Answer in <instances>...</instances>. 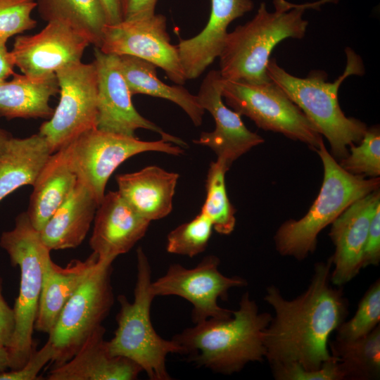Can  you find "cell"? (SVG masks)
<instances>
[{
  "label": "cell",
  "instance_id": "obj_2",
  "mask_svg": "<svg viewBox=\"0 0 380 380\" xmlns=\"http://www.w3.org/2000/svg\"><path fill=\"white\" fill-rule=\"evenodd\" d=\"M272 317L260 312L255 301L246 292L231 317L196 323L172 339L182 348L183 355L198 366L231 374L251 362H260L265 357V331Z\"/></svg>",
  "mask_w": 380,
  "mask_h": 380
},
{
  "label": "cell",
  "instance_id": "obj_32",
  "mask_svg": "<svg viewBox=\"0 0 380 380\" xmlns=\"http://www.w3.org/2000/svg\"><path fill=\"white\" fill-rule=\"evenodd\" d=\"M379 321L380 281L378 279L361 298L353 317L345 320L336 330V338L351 341L361 338L379 325Z\"/></svg>",
  "mask_w": 380,
  "mask_h": 380
},
{
  "label": "cell",
  "instance_id": "obj_15",
  "mask_svg": "<svg viewBox=\"0 0 380 380\" xmlns=\"http://www.w3.org/2000/svg\"><path fill=\"white\" fill-rule=\"evenodd\" d=\"M89 45L85 37L65 23L51 21L35 34L18 35L11 52L15 65L23 74L41 79L82 61Z\"/></svg>",
  "mask_w": 380,
  "mask_h": 380
},
{
  "label": "cell",
  "instance_id": "obj_33",
  "mask_svg": "<svg viewBox=\"0 0 380 380\" xmlns=\"http://www.w3.org/2000/svg\"><path fill=\"white\" fill-rule=\"evenodd\" d=\"M359 144L350 146L348 155L339 160L346 172L365 177L380 175V129L379 125L367 128Z\"/></svg>",
  "mask_w": 380,
  "mask_h": 380
},
{
  "label": "cell",
  "instance_id": "obj_13",
  "mask_svg": "<svg viewBox=\"0 0 380 380\" xmlns=\"http://www.w3.org/2000/svg\"><path fill=\"white\" fill-rule=\"evenodd\" d=\"M107 54L129 55L147 61L162 68L175 83L187 80L177 45L170 43L167 19L163 14L135 17L108 24L99 48Z\"/></svg>",
  "mask_w": 380,
  "mask_h": 380
},
{
  "label": "cell",
  "instance_id": "obj_31",
  "mask_svg": "<svg viewBox=\"0 0 380 380\" xmlns=\"http://www.w3.org/2000/svg\"><path fill=\"white\" fill-rule=\"evenodd\" d=\"M213 229L211 221L200 212L167 234L166 250L172 254L196 256L206 249Z\"/></svg>",
  "mask_w": 380,
  "mask_h": 380
},
{
  "label": "cell",
  "instance_id": "obj_6",
  "mask_svg": "<svg viewBox=\"0 0 380 380\" xmlns=\"http://www.w3.org/2000/svg\"><path fill=\"white\" fill-rule=\"evenodd\" d=\"M151 268L143 249L137 250V280L134 301L119 295L118 327L108 342L110 353L127 357L141 367L151 380L172 379L166 368L170 353L183 355L182 348L174 340L160 336L151 319V306L155 296L151 291Z\"/></svg>",
  "mask_w": 380,
  "mask_h": 380
},
{
  "label": "cell",
  "instance_id": "obj_1",
  "mask_svg": "<svg viewBox=\"0 0 380 380\" xmlns=\"http://www.w3.org/2000/svg\"><path fill=\"white\" fill-rule=\"evenodd\" d=\"M331 267L330 258L315 264L307 289L293 300L277 286L267 288L264 300L274 311L264 338L270 367L296 363L314 380H343L328 344L346 320L349 303L341 288L331 286Z\"/></svg>",
  "mask_w": 380,
  "mask_h": 380
},
{
  "label": "cell",
  "instance_id": "obj_28",
  "mask_svg": "<svg viewBox=\"0 0 380 380\" xmlns=\"http://www.w3.org/2000/svg\"><path fill=\"white\" fill-rule=\"evenodd\" d=\"M45 21L65 23L99 48L108 19L100 0H35Z\"/></svg>",
  "mask_w": 380,
  "mask_h": 380
},
{
  "label": "cell",
  "instance_id": "obj_10",
  "mask_svg": "<svg viewBox=\"0 0 380 380\" xmlns=\"http://www.w3.org/2000/svg\"><path fill=\"white\" fill-rule=\"evenodd\" d=\"M110 260H99L65 303L49 334L53 365L69 360L109 314L114 303Z\"/></svg>",
  "mask_w": 380,
  "mask_h": 380
},
{
  "label": "cell",
  "instance_id": "obj_12",
  "mask_svg": "<svg viewBox=\"0 0 380 380\" xmlns=\"http://www.w3.org/2000/svg\"><path fill=\"white\" fill-rule=\"evenodd\" d=\"M219 265V258L213 255L205 257L194 268L172 264L163 276L151 282V291L155 297L177 296L190 302L194 324L209 318L229 317L233 310L220 307L217 300H227L230 289L245 286L247 281L222 274Z\"/></svg>",
  "mask_w": 380,
  "mask_h": 380
},
{
  "label": "cell",
  "instance_id": "obj_34",
  "mask_svg": "<svg viewBox=\"0 0 380 380\" xmlns=\"http://www.w3.org/2000/svg\"><path fill=\"white\" fill-rule=\"evenodd\" d=\"M35 0H0V42L6 43L13 36L34 29L37 25L32 13Z\"/></svg>",
  "mask_w": 380,
  "mask_h": 380
},
{
  "label": "cell",
  "instance_id": "obj_9",
  "mask_svg": "<svg viewBox=\"0 0 380 380\" xmlns=\"http://www.w3.org/2000/svg\"><path fill=\"white\" fill-rule=\"evenodd\" d=\"M222 96L234 110L249 118L260 129L299 141L313 151L324 142L314 124L271 81L251 84L222 79Z\"/></svg>",
  "mask_w": 380,
  "mask_h": 380
},
{
  "label": "cell",
  "instance_id": "obj_26",
  "mask_svg": "<svg viewBox=\"0 0 380 380\" xmlns=\"http://www.w3.org/2000/svg\"><path fill=\"white\" fill-rule=\"evenodd\" d=\"M52 153L39 133L23 139L11 137L0 154V201L23 186H32Z\"/></svg>",
  "mask_w": 380,
  "mask_h": 380
},
{
  "label": "cell",
  "instance_id": "obj_23",
  "mask_svg": "<svg viewBox=\"0 0 380 380\" xmlns=\"http://www.w3.org/2000/svg\"><path fill=\"white\" fill-rule=\"evenodd\" d=\"M98 206L93 194L77 181L68 198L39 231L43 243L50 251L77 248L84 240Z\"/></svg>",
  "mask_w": 380,
  "mask_h": 380
},
{
  "label": "cell",
  "instance_id": "obj_30",
  "mask_svg": "<svg viewBox=\"0 0 380 380\" xmlns=\"http://www.w3.org/2000/svg\"><path fill=\"white\" fill-rule=\"evenodd\" d=\"M228 170L220 161L210 163L205 182V199L201 209L211 221L213 229L224 235L230 234L236 225V209L229 199L225 184Z\"/></svg>",
  "mask_w": 380,
  "mask_h": 380
},
{
  "label": "cell",
  "instance_id": "obj_4",
  "mask_svg": "<svg viewBox=\"0 0 380 380\" xmlns=\"http://www.w3.org/2000/svg\"><path fill=\"white\" fill-rule=\"evenodd\" d=\"M324 168L319 192L307 213L282 223L274 236L275 248L283 256L305 260L317 248L319 234L350 204L379 189L380 178L365 179L344 170L322 142L315 150Z\"/></svg>",
  "mask_w": 380,
  "mask_h": 380
},
{
  "label": "cell",
  "instance_id": "obj_18",
  "mask_svg": "<svg viewBox=\"0 0 380 380\" xmlns=\"http://www.w3.org/2000/svg\"><path fill=\"white\" fill-rule=\"evenodd\" d=\"M150 222L140 216L118 191H109L96 209L90 247L99 260L113 262L144 236Z\"/></svg>",
  "mask_w": 380,
  "mask_h": 380
},
{
  "label": "cell",
  "instance_id": "obj_19",
  "mask_svg": "<svg viewBox=\"0 0 380 380\" xmlns=\"http://www.w3.org/2000/svg\"><path fill=\"white\" fill-rule=\"evenodd\" d=\"M208 21L200 33L177 45L186 80L198 78L219 57L227 27L235 19L253 10L252 0H210Z\"/></svg>",
  "mask_w": 380,
  "mask_h": 380
},
{
  "label": "cell",
  "instance_id": "obj_38",
  "mask_svg": "<svg viewBox=\"0 0 380 380\" xmlns=\"http://www.w3.org/2000/svg\"><path fill=\"white\" fill-rule=\"evenodd\" d=\"M158 0H120L122 20L154 14Z\"/></svg>",
  "mask_w": 380,
  "mask_h": 380
},
{
  "label": "cell",
  "instance_id": "obj_21",
  "mask_svg": "<svg viewBox=\"0 0 380 380\" xmlns=\"http://www.w3.org/2000/svg\"><path fill=\"white\" fill-rule=\"evenodd\" d=\"M179 175L156 166L116 176L118 191L143 218L151 222L168 215Z\"/></svg>",
  "mask_w": 380,
  "mask_h": 380
},
{
  "label": "cell",
  "instance_id": "obj_11",
  "mask_svg": "<svg viewBox=\"0 0 380 380\" xmlns=\"http://www.w3.org/2000/svg\"><path fill=\"white\" fill-rule=\"evenodd\" d=\"M60 99L52 116L43 122L39 134L51 152L65 147L82 133L96 128L97 71L94 62L82 61L56 72Z\"/></svg>",
  "mask_w": 380,
  "mask_h": 380
},
{
  "label": "cell",
  "instance_id": "obj_3",
  "mask_svg": "<svg viewBox=\"0 0 380 380\" xmlns=\"http://www.w3.org/2000/svg\"><path fill=\"white\" fill-rule=\"evenodd\" d=\"M346 53L344 72L333 82L327 80V75L323 70H312L301 78L287 72L275 58H270L267 65L270 80L300 108L327 138L330 153L337 161L348 155V146L361 141L368 128L365 122L347 117L338 103V89L343 80L350 75H362L365 72L360 57L350 48L346 49Z\"/></svg>",
  "mask_w": 380,
  "mask_h": 380
},
{
  "label": "cell",
  "instance_id": "obj_7",
  "mask_svg": "<svg viewBox=\"0 0 380 380\" xmlns=\"http://www.w3.org/2000/svg\"><path fill=\"white\" fill-rule=\"evenodd\" d=\"M0 246L8 253L11 265L20 271V289L14 303L15 330L7 347L9 368L22 367L36 350L33 339L44 271L51 258L39 232L30 222L27 212L19 214L14 227L4 232Z\"/></svg>",
  "mask_w": 380,
  "mask_h": 380
},
{
  "label": "cell",
  "instance_id": "obj_27",
  "mask_svg": "<svg viewBox=\"0 0 380 380\" xmlns=\"http://www.w3.org/2000/svg\"><path fill=\"white\" fill-rule=\"evenodd\" d=\"M118 57L132 96L145 94L170 101L187 114L195 126L202 124L205 110L197 96L182 85L170 86L162 82L157 75V66L147 61L129 55Z\"/></svg>",
  "mask_w": 380,
  "mask_h": 380
},
{
  "label": "cell",
  "instance_id": "obj_40",
  "mask_svg": "<svg viewBox=\"0 0 380 380\" xmlns=\"http://www.w3.org/2000/svg\"><path fill=\"white\" fill-rule=\"evenodd\" d=\"M106 13L108 24H115L122 20L120 0H100Z\"/></svg>",
  "mask_w": 380,
  "mask_h": 380
},
{
  "label": "cell",
  "instance_id": "obj_41",
  "mask_svg": "<svg viewBox=\"0 0 380 380\" xmlns=\"http://www.w3.org/2000/svg\"><path fill=\"white\" fill-rule=\"evenodd\" d=\"M339 0H319L315 2L312 3H305L301 4H292L290 2L286 1V0H277V6L281 8V9L284 11H287L291 8H298L301 9H308V8H312V9H317L319 8L320 6L327 4V3H333V4H337Z\"/></svg>",
  "mask_w": 380,
  "mask_h": 380
},
{
  "label": "cell",
  "instance_id": "obj_29",
  "mask_svg": "<svg viewBox=\"0 0 380 380\" xmlns=\"http://www.w3.org/2000/svg\"><path fill=\"white\" fill-rule=\"evenodd\" d=\"M331 355L338 363L343 379L373 380L380 376V327L351 341H329Z\"/></svg>",
  "mask_w": 380,
  "mask_h": 380
},
{
  "label": "cell",
  "instance_id": "obj_37",
  "mask_svg": "<svg viewBox=\"0 0 380 380\" xmlns=\"http://www.w3.org/2000/svg\"><path fill=\"white\" fill-rule=\"evenodd\" d=\"M2 283L0 277V346L7 348L14 333L15 322L13 309L2 295Z\"/></svg>",
  "mask_w": 380,
  "mask_h": 380
},
{
  "label": "cell",
  "instance_id": "obj_39",
  "mask_svg": "<svg viewBox=\"0 0 380 380\" xmlns=\"http://www.w3.org/2000/svg\"><path fill=\"white\" fill-rule=\"evenodd\" d=\"M15 66L11 52L8 51L6 43L0 42V82L15 74Z\"/></svg>",
  "mask_w": 380,
  "mask_h": 380
},
{
  "label": "cell",
  "instance_id": "obj_14",
  "mask_svg": "<svg viewBox=\"0 0 380 380\" xmlns=\"http://www.w3.org/2000/svg\"><path fill=\"white\" fill-rule=\"evenodd\" d=\"M94 55L97 71L98 129L135 137L137 129H145L158 133L161 139L183 148L188 146L182 139L164 132L137 110L121 72L118 56L105 53L97 47L94 49Z\"/></svg>",
  "mask_w": 380,
  "mask_h": 380
},
{
  "label": "cell",
  "instance_id": "obj_5",
  "mask_svg": "<svg viewBox=\"0 0 380 380\" xmlns=\"http://www.w3.org/2000/svg\"><path fill=\"white\" fill-rule=\"evenodd\" d=\"M305 10L276 8L269 12L262 2L255 16L228 32L219 56L223 80L262 84L270 82L267 65L273 49L287 38L301 39L308 22Z\"/></svg>",
  "mask_w": 380,
  "mask_h": 380
},
{
  "label": "cell",
  "instance_id": "obj_42",
  "mask_svg": "<svg viewBox=\"0 0 380 380\" xmlns=\"http://www.w3.org/2000/svg\"><path fill=\"white\" fill-rule=\"evenodd\" d=\"M9 368V356L7 348L0 346V374Z\"/></svg>",
  "mask_w": 380,
  "mask_h": 380
},
{
  "label": "cell",
  "instance_id": "obj_8",
  "mask_svg": "<svg viewBox=\"0 0 380 380\" xmlns=\"http://www.w3.org/2000/svg\"><path fill=\"white\" fill-rule=\"evenodd\" d=\"M68 163L77 178L99 203L114 171L128 158L144 152L173 156L184 153L181 146L165 139L142 141L136 137L89 129L63 148Z\"/></svg>",
  "mask_w": 380,
  "mask_h": 380
},
{
  "label": "cell",
  "instance_id": "obj_43",
  "mask_svg": "<svg viewBox=\"0 0 380 380\" xmlns=\"http://www.w3.org/2000/svg\"><path fill=\"white\" fill-rule=\"evenodd\" d=\"M12 136L7 131L0 128V154L4 151Z\"/></svg>",
  "mask_w": 380,
  "mask_h": 380
},
{
  "label": "cell",
  "instance_id": "obj_17",
  "mask_svg": "<svg viewBox=\"0 0 380 380\" xmlns=\"http://www.w3.org/2000/svg\"><path fill=\"white\" fill-rule=\"evenodd\" d=\"M380 205L376 190L350 204L332 223L329 236L335 246L330 257L331 283L338 287L350 281L362 267V256L371 220Z\"/></svg>",
  "mask_w": 380,
  "mask_h": 380
},
{
  "label": "cell",
  "instance_id": "obj_25",
  "mask_svg": "<svg viewBox=\"0 0 380 380\" xmlns=\"http://www.w3.org/2000/svg\"><path fill=\"white\" fill-rule=\"evenodd\" d=\"M12 80L0 82V116L14 118H50L49 103L59 93L56 74L41 79L15 73Z\"/></svg>",
  "mask_w": 380,
  "mask_h": 380
},
{
  "label": "cell",
  "instance_id": "obj_22",
  "mask_svg": "<svg viewBox=\"0 0 380 380\" xmlns=\"http://www.w3.org/2000/svg\"><path fill=\"white\" fill-rule=\"evenodd\" d=\"M99 262L92 253L84 260H72L65 267L50 258L44 267L34 330L49 334L63 308Z\"/></svg>",
  "mask_w": 380,
  "mask_h": 380
},
{
  "label": "cell",
  "instance_id": "obj_16",
  "mask_svg": "<svg viewBox=\"0 0 380 380\" xmlns=\"http://www.w3.org/2000/svg\"><path fill=\"white\" fill-rule=\"evenodd\" d=\"M222 77L220 70H210L203 80L197 96L201 106L214 118L215 129L203 132L194 142L210 148L217 161L228 170L239 157L265 141L255 132L249 130L241 115L229 108L222 101Z\"/></svg>",
  "mask_w": 380,
  "mask_h": 380
},
{
  "label": "cell",
  "instance_id": "obj_35",
  "mask_svg": "<svg viewBox=\"0 0 380 380\" xmlns=\"http://www.w3.org/2000/svg\"><path fill=\"white\" fill-rule=\"evenodd\" d=\"M54 349L48 340L39 350H35L26 363L20 369L0 374V380H36L38 374L49 362L53 360Z\"/></svg>",
  "mask_w": 380,
  "mask_h": 380
},
{
  "label": "cell",
  "instance_id": "obj_20",
  "mask_svg": "<svg viewBox=\"0 0 380 380\" xmlns=\"http://www.w3.org/2000/svg\"><path fill=\"white\" fill-rule=\"evenodd\" d=\"M101 325L68 361L53 365L48 380H134L143 372L134 361L110 353Z\"/></svg>",
  "mask_w": 380,
  "mask_h": 380
},
{
  "label": "cell",
  "instance_id": "obj_24",
  "mask_svg": "<svg viewBox=\"0 0 380 380\" xmlns=\"http://www.w3.org/2000/svg\"><path fill=\"white\" fill-rule=\"evenodd\" d=\"M77 178L70 167L63 148L52 153L33 184L26 211L39 232L74 190Z\"/></svg>",
  "mask_w": 380,
  "mask_h": 380
},
{
  "label": "cell",
  "instance_id": "obj_36",
  "mask_svg": "<svg viewBox=\"0 0 380 380\" xmlns=\"http://www.w3.org/2000/svg\"><path fill=\"white\" fill-rule=\"evenodd\" d=\"M380 261V205L372 217L362 256V267L378 265Z\"/></svg>",
  "mask_w": 380,
  "mask_h": 380
}]
</instances>
